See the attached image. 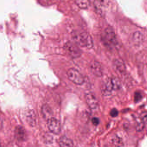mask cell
Wrapping results in <instances>:
<instances>
[{"label": "cell", "mask_w": 147, "mask_h": 147, "mask_svg": "<svg viewBox=\"0 0 147 147\" xmlns=\"http://www.w3.org/2000/svg\"><path fill=\"white\" fill-rule=\"evenodd\" d=\"M121 86V82L117 78H107L101 85V93L105 96H110L114 91L119 90Z\"/></svg>", "instance_id": "6da1fadb"}, {"label": "cell", "mask_w": 147, "mask_h": 147, "mask_svg": "<svg viewBox=\"0 0 147 147\" xmlns=\"http://www.w3.org/2000/svg\"><path fill=\"white\" fill-rule=\"evenodd\" d=\"M73 40L77 45L91 49L93 46L92 37L85 32H75L73 34Z\"/></svg>", "instance_id": "7a4b0ae2"}, {"label": "cell", "mask_w": 147, "mask_h": 147, "mask_svg": "<svg viewBox=\"0 0 147 147\" xmlns=\"http://www.w3.org/2000/svg\"><path fill=\"white\" fill-rule=\"evenodd\" d=\"M67 76L71 82L76 85H82L85 81L82 75L74 68H71L68 70Z\"/></svg>", "instance_id": "3957f363"}, {"label": "cell", "mask_w": 147, "mask_h": 147, "mask_svg": "<svg viewBox=\"0 0 147 147\" xmlns=\"http://www.w3.org/2000/svg\"><path fill=\"white\" fill-rule=\"evenodd\" d=\"M105 38L106 43L109 46H115L117 45V40L114 31L111 27H107L105 30Z\"/></svg>", "instance_id": "277c9868"}, {"label": "cell", "mask_w": 147, "mask_h": 147, "mask_svg": "<svg viewBox=\"0 0 147 147\" xmlns=\"http://www.w3.org/2000/svg\"><path fill=\"white\" fill-rule=\"evenodd\" d=\"M47 124L51 132L55 135L60 134L61 131V124L58 119L51 117L48 119Z\"/></svg>", "instance_id": "5b68a950"}, {"label": "cell", "mask_w": 147, "mask_h": 147, "mask_svg": "<svg viewBox=\"0 0 147 147\" xmlns=\"http://www.w3.org/2000/svg\"><path fill=\"white\" fill-rule=\"evenodd\" d=\"M66 49L69 55L74 58L79 57L81 55V51L77 44L69 42L66 44Z\"/></svg>", "instance_id": "8992f818"}, {"label": "cell", "mask_w": 147, "mask_h": 147, "mask_svg": "<svg viewBox=\"0 0 147 147\" xmlns=\"http://www.w3.org/2000/svg\"><path fill=\"white\" fill-rule=\"evenodd\" d=\"M86 102L90 109L96 110L98 107V102L95 95L92 92H88L85 95Z\"/></svg>", "instance_id": "52a82bcc"}, {"label": "cell", "mask_w": 147, "mask_h": 147, "mask_svg": "<svg viewBox=\"0 0 147 147\" xmlns=\"http://www.w3.org/2000/svg\"><path fill=\"white\" fill-rule=\"evenodd\" d=\"M90 67L92 74L95 76L100 77L103 76L104 69L102 65L99 62L94 61L90 64Z\"/></svg>", "instance_id": "ba28073f"}, {"label": "cell", "mask_w": 147, "mask_h": 147, "mask_svg": "<svg viewBox=\"0 0 147 147\" xmlns=\"http://www.w3.org/2000/svg\"><path fill=\"white\" fill-rule=\"evenodd\" d=\"M15 137L18 141L24 142L26 139V133L25 129L23 126L18 125L14 130Z\"/></svg>", "instance_id": "9c48e42d"}, {"label": "cell", "mask_w": 147, "mask_h": 147, "mask_svg": "<svg viewBox=\"0 0 147 147\" xmlns=\"http://www.w3.org/2000/svg\"><path fill=\"white\" fill-rule=\"evenodd\" d=\"M113 65L116 70L120 74H123L126 71V66L121 59H115L113 61Z\"/></svg>", "instance_id": "30bf717a"}, {"label": "cell", "mask_w": 147, "mask_h": 147, "mask_svg": "<svg viewBox=\"0 0 147 147\" xmlns=\"http://www.w3.org/2000/svg\"><path fill=\"white\" fill-rule=\"evenodd\" d=\"M41 112L43 117L47 120L51 117L53 115L52 109L47 105H43Z\"/></svg>", "instance_id": "8fae6325"}, {"label": "cell", "mask_w": 147, "mask_h": 147, "mask_svg": "<svg viewBox=\"0 0 147 147\" xmlns=\"http://www.w3.org/2000/svg\"><path fill=\"white\" fill-rule=\"evenodd\" d=\"M59 144L61 147H73L74 142L70 138L66 136H62L60 138Z\"/></svg>", "instance_id": "7c38bea8"}, {"label": "cell", "mask_w": 147, "mask_h": 147, "mask_svg": "<svg viewBox=\"0 0 147 147\" xmlns=\"http://www.w3.org/2000/svg\"><path fill=\"white\" fill-rule=\"evenodd\" d=\"M27 123L30 126L33 127L36 125V118L35 113L32 111L28 112L26 116Z\"/></svg>", "instance_id": "4fadbf2b"}, {"label": "cell", "mask_w": 147, "mask_h": 147, "mask_svg": "<svg viewBox=\"0 0 147 147\" xmlns=\"http://www.w3.org/2000/svg\"><path fill=\"white\" fill-rule=\"evenodd\" d=\"M75 3L81 9H88L90 5V0H75Z\"/></svg>", "instance_id": "5bb4252c"}, {"label": "cell", "mask_w": 147, "mask_h": 147, "mask_svg": "<svg viewBox=\"0 0 147 147\" xmlns=\"http://www.w3.org/2000/svg\"><path fill=\"white\" fill-rule=\"evenodd\" d=\"M145 124L140 117H139L137 118L135 120V128L136 131L138 132H141L143 130L145 127Z\"/></svg>", "instance_id": "9a60e30c"}, {"label": "cell", "mask_w": 147, "mask_h": 147, "mask_svg": "<svg viewBox=\"0 0 147 147\" xmlns=\"http://www.w3.org/2000/svg\"><path fill=\"white\" fill-rule=\"evenodd\" d=\"M112 142L113 145L117 147H122L123 146L124 144L123 140L119 137L116 136H113L112 139Z\"/></svg>", "instance_id": "2e32d148"}, {"label": "cell", "mask_w": 147, "mask_h": 147, "mask_svg": "<svg viewBox=\"0 0 147 147\" xmlns=\"http://www.w3.org/2000/svg\"><path fill=\"white\" fill-rule=\"evenodd\" d=\"M132 38L136 42H140L143 40V35L140 32H136L133 34Z\"/></svg>", "instance_id": "e0dca14e"}, {"label": "cell", "mask_w": 147, "mask_h": 147, "mask_svg": "<svg viewBox=\"0 0 147 147\" xmlns=\"http://www.w3.org/2000/svg\"><path fill=\"white\" fill-rule=\"evenodd\" d=\"M140 117L144 123L147 124V111H144L140 114Z\"/></svg>", "instance_id": "ac0fdd59"}, {"label": "cell", "mask_w": 147, "mask_h": 147, "mask_svg": "<svg viewBox=\"0 0 147 147\" xmlns=\"http://www.w3.org/2000/svg\"><path fill=\"white\" fill-rule=\"evenodd\" d=\"M142 96L141 93L138 92H136L134 96V100L136 102H138L142 99Z\"/></svg>", "instance_id": "d6986e66"}, {"label": "cell", "mask_w": 147, "mask_h": 147, "mask_svg": "<svg viewBox=\"0 0 147 147\" xmlns=\"http://www.w3.org/2000/svg\"><path fill=\"white\" fill-rule=\"evenodd\" d=\"M110 0H97V4H99V6H105L108 5Z\"/></svg>", "instance_id": "ffe728a7"}, {"label": "cell", "mask_w": 147, "mask_h": 147, "mask_svg": "<svg viewBox=\"0 0 147 147\" xmlns=\"http://www.w3.org/2000/svg\"><path fill=\"white\" fill-rule=\"evenodd\" d=\"M119 112L117 109L113 108L110 111V115L113 117H117L118 115Z\"/></svg>", "instance_id": "44dd1931"}, {"label": "cell", "mask_w": 147, "mask_h": 147, "mask_svg": "<svg viewBox=\"0 0 147 147\" xmlns=\"http://www.w3.org/2000/svg\"><path fill=\"white\" fill-rule=\"evenodd\" d=\"M92 123L94 125H98L99 123V119L97 117H93L92 119Z\"/></svg>", "instance_id": "7402d4cb"}]
</instances>
